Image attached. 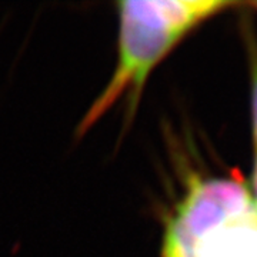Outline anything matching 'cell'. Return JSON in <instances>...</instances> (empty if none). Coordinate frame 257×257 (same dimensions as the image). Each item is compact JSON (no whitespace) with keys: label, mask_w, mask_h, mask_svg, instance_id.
Instances as JSON below:
<instances>
[{"label":"cell","mask_w":257,"mask_h":257,"mask_svg":"<svg viewBox=\"0 0 257 257\" xmlns=\"http://www.w3.org/2000/svg\"><path fill=\"white\" fill-rule=\"evenodd\" d=\"M216 0H124L119 8V59L110 82L79 124L82 136L126 96L128 119L135 114L149 74L193 28L230 6Z\"/></svg>","instance_id":"cell-1"},{"label":"cell","mask_w":257,"mask_h":257,"mask_svg":"<svg viewBox=\"0 0 257 257\" xmlns=\"http://www.w3.org/2000/svg\"><path fill=\"white\" fill-rule=\"evenodd\" d=\"M163 257H257V209L243 183L194 180L167 221Z\"/></svg>","instance_id":"cell-2"},{"label":"cell","mask_w":257,"mask_h":257,"mask_svg":"<svg viewBox=\"0 0 257 257\" xmlns=\"http://www.w3.org/2000/svg\"><path fill=\"white\" fill-rule=\"evenodd\" d=\"M251 50V106H253V126L257 143V47L250 45Z\"/></svg>","instance_id":"cell-3"},{"label":"cell","mask_w":257,"mask_h":257,"mask_svg":"<svg viewBox=\"0 0 257 257\" xmlns=\"http://www.w3.org/2000/svg\"><path fill=\"white\" fill-rule=\"evenodd\" d=\"M253 182H254V192H256V202H254V206L257 209V157H256V167H254V176H253Z\"/></svg>","instance_id":"cell-4"},{"label":"cell","mask_w":257,"mask_h":257,"mask_svg":"<svg viewBox=\"0 0 257 257\" xmlns=\"http://www.w3.org/2000/svg\"><path fill=\"white\" fill-rule=\"evenodd\" d=\"M253 6H254V8H257V2L256 3H253Z\"/></svg>","instance_id":"cell-5"}]
</instances>
